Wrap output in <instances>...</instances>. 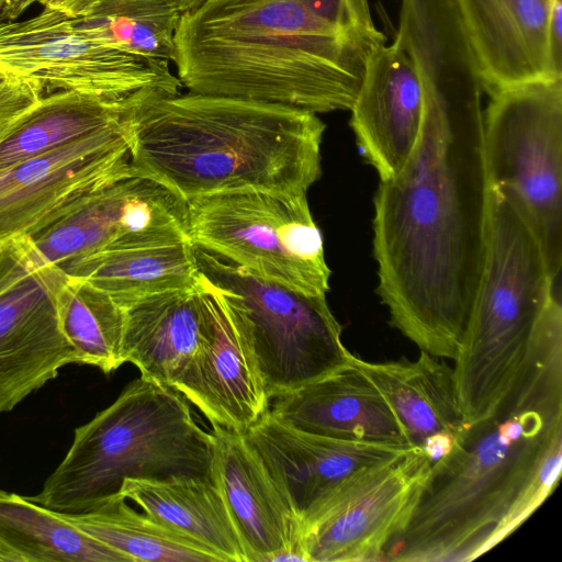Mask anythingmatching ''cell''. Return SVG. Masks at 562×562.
I'll use <instances>...</instances> for the list:
<instances>
[{
  "instance_id": "6da1fadb",
  "label": "cell",
  "mask_w": 562,
  "mask_h": 562,
  "mask_svg": "<svg viewBox=\"0 0 562 562\" xmlns=\"http://www.w3.org/2000/svg\"><path fill=\"white\" fill-rule=\"evenodd\" d=\"M482 102L424 103L419 137L374 195L378 293L422 351L454 359L477 294L490 184Z\"/></svg>"
},
{
  "instance_id": "7a4b0ae2",
  "label": "cell",
  "mask_w": 562,
  "mask_h": 562,
  "mask_svg": "<svg viewBox=\"0 0 562 562\" xmlns=\"http://www.w3.org/2000/svg\"><path fill=\"white\" fill-rule=\"evenodd\" d=\"M562 470V307L552 296L528 360L494 411L430 464L383 560L470 562L517 529Z\"/></svg>"
},
{
  "instance_id": "3957f363",
  "label": "cell",
  "mask_w": 562,
  "mask_h": 562,
  "mask_svg": "<svg viewBox=\"0 0 562 562\" xmlns=\"http://www.w3.org/2000/svg\"><path fill=\"white\" fill-rule=\"evenodd\" d=\"M386 37L368 0H203L181 13L173 64L191 92L350 110Z\"/></svg>"
},
{
  "instance_id": "277c9868",
  "label": "cell",
  "mask_w": 562,
  "mask_h": 562,
  "mask_svg": "<svg viewBox=\"0 0 562 562\" xmlns=\"http://www.w3.org/2000/svg\"><path fill=\"white\" fill-rule=\"evenodd\" d=\"M316 113L240 98L156 92L132 117L130 165L186 202L215 194L306 193L321 176Z\"/></svg>"
},
{
  "instance_id": "5b68a950",
  "label": "cell",
  "mask_w": 562,
  "mask_h": 562,
  "mask_svg": "<svg viewBox=\"0 0 562 562\" xmlns=\"http://www.w3.org/2000/svg\"><path fill=\"white\" fill-rule=\"evenodd\" d=\"M212 435L187 398L145 378L77 427L64 459L29 499L60 514L93 510L121 496L123 481L211 477Z\"/></svg>"
},
{
  "instance_id": "8992f818",
  "label": "cell",
  "mask_w": 562,
  "mask_h": 562,
  "mask_svg": "<svg viewBox=\"0 0 562 562\" xmlns=\"http://www.w3.org/2000/svg\"><path fill=\"white\" fill-rule=\"evenodd\" d=\"M554 285L521 203L510 190L490 187L484 268L452 368L465 424L490 415L512 386Z\"/></svg>"
},
{
  "instance_id": "52a82bcc",
  "label": "cell",
  "mask_w": 562,
  "mask_h": 562,
  "mask_svg": "<svg viewBox=\"0 0 562 562\" xmlns=\"http://www.w3.org/2000/svg\"><path fill=\"white\" fill-rule=\"evenodd\" d=\"M195 256L202 283L247 331L270 401L352 361L326 296L266 281L198 247Z\"/></svg>"
},
{
  "instance_id": "ba28073f",
  "label": "cell",
  "mask_w": 562,
  "mask_h": 562,
  "mask_svg": "<svg viewBox=\"0 0 562 562\" xmlns=\"http://www.w3.org/2000/svg\"><path fill=\"white\" fill-rule=\"evenodd\" d=\"M187 203L189 234L195 247L266 281L326 296L330 270L306 193L251 191Z\"/></svg>"
},
{
  "instance_id": "9c48e42d",
  "label": "cell",
  "mask_w": 562,
  "mask_h": 562,
  "mask_svg": "<svg viewBox=\"0 0 562 562\" xmlns=\"http://www.w3.org/2000/svg\"><path fill=\"white\" fill-rule=\"evenodd\" d=\"M483 145L490 187L506 188L519 200L557 281L562 267V78L491 94Z\"/></svg>"
},
{
  "instance_id": "30bf717a",
  "label": "cell",
  "mask_w": 562,
  "mask_h": 562,
  "mask_svg": "<svg viewBox=\"0 0 562 562\" xmlns=\"http://www.w3.org/2000/svg\"><path fill=\"white\" fill-rule=\"evenodd\" d=\"M0 67L43 90L113 99L146 89L176 93L182 87L169 61L117 49L90 35L72 16L49 8L0 23Z\"/></svg>"
},
{
  "instance_id": "8fae6325",
  "label": "cell",
  "mask_w": 562,
  "mask_h": 562,
  "mask_svg": "<svg viewBox=\"0 0 562 562\" xmlns=\"http://www.w3.org/2000/svg\"><path fill=\"white\" fill-rule=\"evenodd\" d=\"M67 279L29 236L0 244V414L78 364L59 316Z\"/></svg>"
},
{
  "instance_id": "7c38bea8",
  "label": "cell",
  "mask_w": 562,
  "mask_h": 562,
  "mask_svg": "<svg viewBox=\"0 0 562 562\" xmlns=\"http://www.w3.org/2000/svg\"><path fill=\"white\" fill-rule=\"evenodd\" d=\"M414 449L344 483L301 521L307 562L383 560L406 524L430 468Z\"/></svg>"
},
{
  "instance_id": "4fadbf2b",
  "label": "cell",
  "mask_w": 562,
  "mask_h": 562,
  "mask_svg": "<svg viewBox=\"0 0 562 562\" xmlns=\"http://www.w3.org/2000/svg\"><path fill=\"white\" fill-rule=\"evenodd\" d=\"M29 237L48 262L63 269L116 246L191 240L188 203L132 173L82 195Z\"/></svg>"
},
{
  "instance_id": "5bb4252c",
  "label": "cell",
  "mask_w": 562,
  "mask_h": 562,
  "mask_svg": "<svg viewBox=\"0 0 562 562\" xmlns=\"http://www.w3.org/2000/svg\"><path fill=\"white\" fill-rule=\"evenodd\" d=\"M132 117L0 170V244L32 235L82 195L132 175Z\"/></svg>"
},
{
  "instance_id": "9a60e30c",
  "label": "cell",
  "mask_w": 562,
  "mask_h": 562,
  "mask_svg": "<svg viewBox=\"0 0 562 562\" xmlns=\"http://www.w3.org/2000/svg\"><path fill=\"white\" fill-rule=\"evenodd\" d=\"M301 521L357 474L394 460L412 446L358 442L296 429L270 411L245 434Z\"/></svg>"
},
{
  "instance_id": "2e32d148",
  "label": "cell",
  "mask_w": 562,
  "mask_h": 562,
  "mask_svg": "<svg viewBox=\"0 0 562 562\" xmlns=\"http://www.w3.org/2000/svg\"><path fill=\"white\" fill-rule=\"evenodd\" d=\"M211 427V479L240 535L247 562H307L300 521L260 456L244 434Z\"/></svg>"
},
{
  "instance_id": "e0dca14e",
  "label": "cell",
  "mask_w": 562,
  "mask_h": 562,
  "mask_svg": "<svg viewBox=\"0 0 562 562\" xmlns=\"http://www.w3.org/2000/svg\"><path fill=\"white\" fill-rule=\"evenodd\" d=\"M202 285L207 333L172 389L211 425L245 434L268 412L271 401L247 331Z\"/></svg>"
},
{
  "instance_id": "ac0fdd59",
  "label": "cell",
  "mask_w": 562,
  "mask_h": 562,
  "mask_svg": "<svg viewBox=\"0 0 562 562\" xmlns=\"http://www.w3.org/2000/svg\"><path fill=\"white\" fill-rule=\"evenodd\" d=\"M350 111L357 143L380 181L394 177L417 143L424 116L416 67L396 42L372 53Z\"/></svg>"
},
{
  "instance_id": "d6986e66",
  "label": "cell",
  "mask_w": 562,
  "mask_h": 562,
  "mask_svg": "<svg viewBox=\"0 0 562 562\" xmlns=\"http://www.w3.org/2000/svg\"><path fill=\"white\" fill-rule=\"evenodd\" d=\"M490 95L555 76L548 25L555 0H456Z\"/></svg>"
},
{
  "instance_id": "ffe728a7",
  "label": "cell",
  "mask_w": 562,
  "mask_h": 562,
  "mask_svg": "<svg viewBox=\"0 0 562 562\" xmlns=\"http://www.w3.org/2000/svg\"><path fill=\"white\" fill-rule=\"evenodd\" d=\"M269 411L296 429L324 437L412 446L356 356L338 371L273 398Z\"/></svg>"
},
{
  "instance_id": "44dd1931",
  "label": "cell",
  "mask_w": 562,
  "mask_h": 562,
  "mask_svg": "<svg viewBox=\"0 0 562 562\" xmlns=\"http://www.w3.org/2000/svg\"><path fill=\"white\" fill-rule=\"evenodd\" d=\"M356 362L390 404L408 442L431 463L443 457L467 425L453 369L422 350L413 361Z\"/></svg>"
},
{
  "instance_id": "7402d4cb",
  "label": "cell",
  "mask_w": 562,
  "mask_h": 562,
  "mask_svg": "<svg viewBox=\"0 0 562 562\" xmlns=\"http://www.w3.org/2000/svg\"><path fill=\"white\" fill-rule=\"evenodd\" d=\"M124 310L125 362L137 367L142 378L172 387L207 333L201 280L193 288L155 294Z\"/></svg>"
},
{
  "instance_id": "603a6c76",
  "label": "cell",
  "mask_w": 562,
  "mask_h": 562,
  "mask_svg": "<svg viewBox=\"0 0 562 562\" xmlns=\"http://www.w3.org/2000/svg\"><path fill=\"white\" fill-rule=\"evenodd\" d=\"M157 89L125 98L57 91L0 127V170L126 122ZM169 93V92H168Z\"/></svg>"
},
{
  "instance_id": "cb8c5ba5",
  "label": "cell",
  "mask_w": 562,
  "mask_h": 562,
  "mask_svg": "<svg viewBox=\"0 0 562 562\" xmlns=\"http://www.w3.org/2000/svg\"><path fill=\"white\" fill-rule=\"evenodd\" d=\"M121 496L133 501L159 522L200 542L222 562H247L240 535L211 477H127Z\"/></svg>"
},
{
  "instance_id": "d4e9b609",
  "label": "cell",
  "mask_w": 562,
  "mask_h": 562,
  "mask_svg": "<svg viewBox=\"0 0 562 562\" xmlns=\"http://www.w3.org/2000/svg\"><path fill=\"white\" fill-rule=\"evenodd\" d=\"M61 270L104 291L123 308L155 294L193 288L200 281L191 240L116 246Z\"/></svg>"
},
{
  "instance_id": "484cf974",
  "label": "cell",
  "mask_w": 562,
  "mask_h": 562,
  "mask_svg": "<svg viewBox=\"0 0 562 562\" xmlns=\"http://www.w3.org/2000/svg\"><path fill=\"white\" fill-rule=\"evenodd\" d=\"M0 562H131L27 496L0 490Z\"/></svg>"
},
{
  "instance_id": "4316f807",
  "label": "cell",
  "mask_w": 562,
  "mask_h": 562,
  "mask_svg": "<svg viewBox=\"0 0 562 562\" xmlns=\"http://www.w3.org/2000/svg\"><path fill=\"white\" fill-rule=\"evenodd\" d=\"M56 514L78 531L124 554L131 562L221 561L200 542L144 512L138 513L124 497L80 514Z\"/></svg>"
},
{
  "instance_id": "83f0119b",
  "label": "cell",
  "mask_w": 562,
  "mask_h": 562,
  "mask_svg": "<svg viewBox=\"0 0 562 562\" xmlns=\"http://www.w3.org/2000/svg\"><path fill=\"white\" fill-rule=\"evenodd\" d=\"M180 15L167 0H92L74 19L90 35L117 49L173 61Z\"/></svg>"
},
{
  "instance_id": "f1b7e54d",
  "label": "cell",
  "mask_w": 562,
  "mask_h": 562,
  "mask_svg": "<svg viewBox=\"0 0 562 562\" xmlns=\"http://www.w3.org/2000/svg\"><path fill=\"white\" fill-rule=\"evenodd\" d=\"M59 316L78 364L92 366L109 374L125 363V310L108 293L68 276L60 293Z\"/></svg>"
},
{
  "instance_id": "f546056e",
  "label": "cell",
  "mask_w": 562,
  "mask_h": 562,
  "mask_svg": "<svg viewBox=\"0 0 562 562\" xmlns=\"http://www.w3.org/2000/svg\"><path fill=\"white\" fill-rule=\"evenodd\" d=\"M43 89L22 76L0 70V127L35 104Z\"/></svg>"
},
{
  "instance_id": "4dcf8cb0",
  "label": "cell",
  "mask_w": 562,
  "mask_h": 562,
  "mask_svg": "<svg viewBox=\"0 0 562 562\" xmlns=\"http://www.w3.org/2000/svg\"><path fill=\"white\" fill-rule=\"evenodd\" d=\"M548 45L553 71L557 77L562 78V0H555L551 10Z\"/></svg>"
},
{
  "instance_id": "1f68e13d",
  "label": "cell",
  "mask_w": 562,
  "mask_h": 562,
  "mask_svg": "<svg viewBox=\"0 0 562 562\" xmlns=\"http://www.w3.org/2000/svg\"><path fill=\"white\" fill-rule=\"evenodd\" d=\"M92 0H35L43 8L60 11L69 16L78 18L83 14Z\"/></svg>"
},
{
  "instance_id": "d6a6232c",
  "label": "cell",
  "mask_w": 562,
  "mask_h": 562,
  "mask_svg": "<svg viewBox=\"0 0 562 562\" xmlns=\"http://www.w3.org/2000/svg\"><path fill=\"white\" fill-rule=\"evenodd\" d=\"M35 0H0V23L20 19Z\"/></svg>"
},
{
  "instance_id": "836d02e7",
  "label": "cell",
  "mask_w": 562,
  "mask_h": 562,
  "mask_svg": "<svg viewBox=\"0 0 562 562\" xmlns=\"http://www.w3.org/2000/svg\"><path fill=\"white\" fill-rule=\"evenodd\" d=\"M175 8H177L181 13L184 11H189L199 5L203 0H167Z\"/></svg>"
},
{
  "instance_id": "e575fe53",
  "label": "cell",
  "mask_w": 562,
  "mask_h": 562,
  "mask_svg": "<svg viewBox=\"0 0 562 562\" xmlns=\"http://www.w3.org/2000/svg\"><path fill=\"white\" fill-rule=\"evenodd\" d=\"M0 70H4L2 67H0Z\"/></svg>"
}]
</instances>
